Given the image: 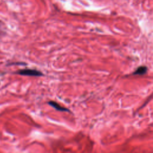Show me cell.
<instances>
[{
  "mask_svg": "<svg viewBox=\"0 0 153 153\" xmlns=\"http://www.w3.org/2000/svg\"><path fill=\"white\" fill-rule=\"evenodd\" d=\"M148 71V68L146 66H139L133 73V75H143L146 73Z\"/></svg>",
  "mask_w": 153,
  "mask_h": 153,
  "instance_id": "3957f363",
  "label": "cell"
},
{
  "mask_svg": "<svg viewBox=\"0 0 153 153\" xmlns=\"http://www.w3.org/2000/svg\"><path fill=\"white\" fill-rule=\"evenodd\" d=\"M18 74L22 75H27V76H41L44 75V74L38 70L32 69H25L19 70L16 72Z\"/></svg>",
  "mask_w": 153,
  "mask_h": 153,
  "instance_id": "6da1fadb",
  "label": "cell"
},
{
  "mask_svg": "<svg viewBox=\"0 0 153 153\" xmlns=\"http://www.w3.org/2000/svg\"><path fill=\"white\" fill-rule=\"evenodd\" d=\"M48 104L49 105H50L51 106L53 107V108H54V109H56L57 111H62V112H71V111H70V110H69V109L60 106L59 104H58L57 102H54V101H53V100L49 101V102H48Z\"/></svg>",
  "mask_w": 153,
  "mask_h": 153,
  "instance_id": "7a4b0ae2",
  "label": "cell"
}]
</instances>
